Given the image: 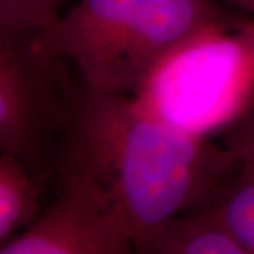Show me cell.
Segmentation results:
<instances>
[{
  "label": "cell",
  "instance_id": "cell-6",
  "mask_svg": "<svg viewBox=\"0 0 254 254\" xmlns=\"http://www.w3.org/2000/svg\"><path fill=\"white\" fill-rule=\"evenodd\" d=\"M145 254H246L209 205L164 220L134 243Z\"/></svg>",
  "mask_w": 254,
  "mask_h": 254
},
{
  "label": "cell",
  "instance_id": "cell-1",
  "mask_svg": "<svg viewBox=\"0 0 254 254\" xmlns=\"http://www.w3.org/2000/svg\"><path fill=\"white\" fill-rule=\"evenodd\" d=\"M240 157L215 140L182 133L141 110L128 95L75 82L57 173H72L99 190L134 243L151 229L210 203Z\"/></svg>",
  "mask_w": 254,
  "mask_h": 254
},
{
  "label": "cell",
  "instance_id": "cell-8",
  "mask_svg": "<svg viewBox=\"0 0 254 254\" xmlns=\"http://www.w3.org/2000/svg\"><path fill=\"white\" fill-rule=\"evenodd\" d=\"M66 0H0V21L18 28L41 30L63 14Z\"/></svg>",
  "mask_w": 254,
  "mask_h": 254
},
{
  "label": "cell",
  "instance_id": "cell-10",
  "mask_svg": "<svg viewBox=\"0 0 254 254\" xmlns=\"http://www.w3.org/2000/svg\"><path fill=\"white\" fill-rule=\"evenodd\" d=\"M218 1L230 9L240 10V11L250 13L252 16H254V0H218Z\"/></svg>",
  "mask_w": 254,
  "mask_h": 254
},
{
  "label": "cell",
  "instance_id": "cell-5",
  "mask_svg": "<svg viewBox=\"0 0 254 254\" xmlns=\"http://www.w3.org/2000/svg\"><path fill=\"white\" fill-rule=\"evenodd\" d=\"M54 202L21 233L0 245V254H128L130 232L91 182L57 173Z\"/></svg>",
  "mask_w": 254,
  "mask_h": 254
},
{
  "label": "cell",
  "instance_id": "cell-2",
  "mask_svg": "<svg viewBox=\"0 0 254 254\" xmlns=\"http://www.w3.org/2000/svg\"><path fill=\"white\" fill-rule=\"evenodd\" d=\"M245 18L218 0H79L40 38L88 88L131 96L185 40Z\"/></svg>",
  "mask_w": 254,
  "mask_h": 254
},
{
  "label": "cell",
  "instance_id": "cell-7",
  "mask_svg": "<svg viewBox=\"0 0 254 254\" xmlns=\"http://www.w3.org/2000/svg\"><path fill=\"white\" fill-rule=\"evenodd\" d=\"M208 205L245 253L254 254V157H240L236 171Z\"/></svg>",
  "mask_w": 254,
  "mask_h": 254
},
{
  "label": "cell",
  "instance_id": "cell-3",
  "mask_svg": "<svg viewBox=\"0 0 254 254\" xmlns=\"http://www.w3.org/2000/svg\"><path fill=\"white\" fill-rule=\"evenodd\" d=\"M131 98L182 133L210 140L223 136L254 110V16L185 40Z\"/></svg>",
  "mask_w": 254,
  "mask_h": 254
},
{
  "label": "cell",
  "instance_id": "cell-4",
  "mask_svg": "<svg viewBox=\"0 0 254 254\" xmlns=\"http://www.w3.org/2000/svg\"><path fill=\"white\" fill-rule=\"evenodd\" d=\"M75 81L47 53L40 30L0 21V153L40 181L54 175Z\"/></svg>",
  "mask_w": 254,
  "mask_h": 254
},
{
  "label": "cell",
  "instance_id": "cell-9",
  "mask_svg": "<svg viewBox=\"0 0 254 254\" xmlns=\"http://www.w3.org/2000/svg\"><path fill=\"white\" fill-rule=\"evenodd\" d=\"M220 138L239 157H254V110Z\"/></svg>",
  "mask_w": 254,
  "mask_h": 254
}]
</instances>
